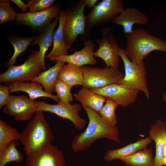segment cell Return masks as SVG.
Returning <instances> with one entry per match:
<instances>
[{"instance_id":"484cf974","label":"cell","mask_w":166,"mask_h":166,"mask_svg":"<svg viewBox=\"0 0 166 166\" xmlns=\"http://www.w3.org/2000/svg\"><path fill=\"white\" fill-rule=\"evenodd\" d=\"M19 144L17 140L12 141L0 152V166H5L10 162L19 163L23 161V154L17 148Z\"/></svg>"},{"instance_id":"2e32d148","label":"cell","mask_w":166,"mask_h":166,"mask_svg":"<svg viewBox=\"0 0 166 166\" xmlns=\"http://www.w3.org/2000/svg\"><path fill=\"white\" fill-rule=\"evenodd\" d=\"M149 22L147 16L138 9L133 7L127 6L112 22V28L117 25L121 26L124 34L131 33L134 25L136 24L145 25Z\"/></svg>"},{"instance_id":"e0dca14e","label":"cell","mask_w":166,"mask_h":166,"mask_svg":"<svg viewBox=\"0 0 166 166\" xmlns=\"http://www.w3.org/2000/svg\"><path fill=\"white\" fill-rule=\"evenodd\" d=\"M7 84L10 93L23 91L27 93L29 98L33 100L40 97H45L52 98L58 103L60 101L57 95L47 93L43 90V86L37 82L17 81Z\"/></svg>"},{"instance_id":"7c38bea8","label":"cell","mask_w":166,"mask_h":166,"mask_svg":"<svg viewBox=\"0 0 166 166\" xmlns=\"http://www.w3.org/2000/svg\"><path fill=\"white\" fill-rule=\"evenodd\" d=\"M37 101L27 96L10 95L9 101L4 107L3 113L14 117L16 121L30 120L37 110Z\"/></svg>"},{"instance_id":"30bf717a","label":"cell","mask_w":166,"mask_h":166,"mask_svg":"<svg viewBox=\"0 0 166 166\" xmlns=\"http://www.w3.org/2000/svg\"><path fill=\"white\" fill-rule=\"evenodd\" d=\"M37 110L48 112L55 114L57 116L71 121L75 128L80 130L86 125V121L79 116L81 109V105L69 102L60 101L56 104L47 103L44 101H37Z\"/></svg>"},{"instance_id":"5b68a950","label":"cell","mask_w":166,"mask_h":166,"mask_svg":"<svg viewBox=\"0 0 166 166\" xmlns=\"http://www.w3.org/2000/svg\"><path fill=\"white\" fill-rule=\"evenodd\" d=\"M118 54L123 62L124 75L123 79L117 83L141 91L149 99L150 93L144 62L143 61L137 63L131 61L126 55L124 49L121 47L119 48Z\"/></svg>"},{"instance_id":"ba28073f","label":"cell","mask_w":166,"mask_h":166,"mask_svg":"<svg viewBox=\"0 0 166 166\" xmlns=\"http://www.w3.org/2000/svg\"><path fill=\"white\" fill-rule=\"evenodd\" d=\"M84 78L83 87L92 90L109 85L117 83L124 77L123 73L118 69L82 66Z\"/></svg>"},{"instance_id":"f35d334b","label":"cell","mask_w":166,"mask_h":166,"mask_svg":"<svg viewBox=\"0 0 166 166\" xmlns=\"http://www.w3.org/2000/svg\"><path fill=\"white\" fill-rule=\"evenodd\" d=\"M163 123H164V128L166 130V120H165L163 122Z\"/></svg>"},{"instance_id":"1f68e13d","label":"cell","mask_w":166,"mask_h":166,"mask_svg":"<svg viewBox=\"0 0 166 166\" xmlns=\"http://www.w3.org/2000/svg\"><path fill=\"white\" fill-rule=\"evenodd\" d=\"M55 0H26L29 11L36 12L46 10L52 6Z\"/></svg>"},{"instance_id":"d590c367","label":"cell","mask_w":166,"mask_h":166,"mask_svg":"<svg viewBox=\"0 0 166 166\" xmlns=\"http://www.w3.org/2000/svg\"><path fill=\"white\" fill-rule=\"evenodd\" d=\"M166 159V144H165L164 149V158Z\"/></svg>"},{"instance_id":"6da1fadb","label":"cell","mask_w":166,"mask_h":166,"mask_svg":"<svg viewBox=\"0 0 166 166\" xmlns=\"http://www.w3.org/2000/svg\"><path fill=\"white\" fill-rule=\"evenodd\" d=\"M83 107L87 114L89 122L86 129L73 139L71 147L73 152L86 150L101 138L119 142L117 127L107 123L98 112L86 106Z\"/></svg>"},{"instance_id":"8992f818","label":"cell","mask_w":166,"mask_h":166,"mask_svg":"<svg viewBox=\"0 0 166 166\" xmlns=\"http://www.w3.org/2000/svg\"><path fill=\"white\" fill-rule=\"evenodd\" d=\"M124 9L122 0H103L95 5L85 16L87 38L91 28L113 22Z\"/></svg>"},{"instance_id":"8fae6325","label":"cell","mask_w":166,"mask_h":166,"mask_svg":"<svg viewBox=\"0 0 166 166\" xmlns=\"http://www.w3.org/2000/svg\"><path fill=\"white\" fill-rule=\"evenodd\" d=\"M26 156L25 166H64L65 165L63 152L51 142Z\"/></svg>"},{"instance_id":"ac0fdd59","label":"cell","mask_w":166,"mask_h":166,"mask_svg":"<svg viewBox=\"0 0 166 166\" xmlns=\"http://www.w3.org/2000/svg\"><path fill=\"white\" fill-rule=\"evenodd\" d=\"M149 136L156 145V154L154 158V166L164 165V149L166 144V130L163 122L160 119L156 121L152 125L149 130Z\"/></svg>"},{"instance_id":"e575fe53","label":"cell","mask_w":166,"mask_h":166,"mask_svg":"<svg viewBox=\"0 0 166 166\" xmlns=\"http://www.w3.org/2000/svg\"><path fill=\"white\" fill-rule=\"evenodd\" d=\"M98 1V0H84L86 6L88 9L93 8Z\"/></svg>"},{"instance_id":"836d02e7","label":"cell","mask_w":166,"mask_h":166,"mask_svg":"<svg viewBox=\"0 0 166 166\" xmlns=\"http://www.w3.org/2000/svg\"><path fill=\"white\" fill-rule=\"evenodd\" d=\"M8 1L13 2L23 12H26L28 11V8L27 4L24 3L21 0H10Z\"/></svg>"},{"instance_id":"44dd1931","label":"cell","mask_w":166,"mask_h":166,"mask_svg":"<svg viewBox=\"0 0 166 166\" xmlns=\"http://www.w3.org/2000/svg\"><path fill=\"white\" fill-rule=\"evenodd\" d=\"M58 22L59 18L58 17L53 22L46 26L42 32L39 35L36 36L33 42L31 43L34 45H39L38 56L42 65L43 71L46 70L45 62V53L52 45L53 42V30Z\"/></svg>"},{"instance_id":"cb8c5ba5","label":"cell","mask_w":166,"mask_h":166,"mask_svg":"<svg viewBox=\"0 0 166 166\" xmlns=\"http://www.w3.org/2000/svg\"><path fill=\"white\" fill-rule=\"evenodd\" d=\"M58 79L71 88L76 85L83 86L84 78L81 67L73 65L64 64L59 72Z\"/></svg>"},{"instance_id":"9a60e30c","label":"cell","mask_w":166,"mask_h":166,"mask_svg":"<svg viewBox=\"0 0 166 166\" xmlns=\"http://www.w3.org/2000/svg\"><path fill=\"white\" fill-rule=\"evenodd\" d=\"M84 47L81 49L75 51L72 54L50 57V60L61 61L68 64L81 67L85 65H94L97 60L94 56L96 45L91 39H87L83 43Z\"/></svg>"},{"instance_id":"d4e9b609","label":"cell","mask_w":166,"mask_h":166,"mask_svg":"<svg viewBox=\"0 0 166 166\" xmlns=\"http://www.w3.org/2000/svg\"><path fill=\"white\" fill-rule=\"evenodd\" d=\"M120 160L127 166H154V159L151 148H146Z\"/></svg>"},{"instance_id":"277c9868","label":"cell","mask_w":166,"mask_h":166,"mask_svg":"<svg viewBox=\"0 0 166 166\" xmlns=\"http://www.w3.org/2000/svg\"><path fill=\"white\" fill-rule=\"evenodd\" d=\"M85 6L84 0H80L72 4L65 10L64 37L65 42L69 46L73 45L79 35L84 41L87 40L84 14Z\"/></svg>"},{"instance_id":"603a6c76","label":"cell","mask_w":166,"mask_h":166,"mask_svg":"<svg viewBox=\"0 0 166 166\" xmlns=\"http://www.w3.org/2000/svg\"><path fill=\"white\" fill-rule=\"evenodd\" d=\"M74 96L76 100L81 103L82 106H86L97 112L101 110L106 101L103 96L84 87Z\"/></svg>"},{"instance_id":"9c48e42d","label":"cell","mask_w":166,"mask_h":166,"mask_svg":"<svg viewBox=\"0 0 166 166\" xmlns=\"http://www.w3.org/2000/svg\"><path fill=\"white\" fill-rule=\"evenodd\" d=\"M112 28L111 27L107 26L101 29V37L96 41L99 48L94 52V56L102 59L105 63L106 67L118 69L119 47L113 32L110 31Z\"/></svg>"},{"instance_id":"ffe728a7","label":"cell","mask_w":166,"mask_h":166,"mask_svg":"<svg viewBox=\"0 0 166 166\" xmlns=\"http://www.w3.org/2000/svg\"><path fill=\"white\" fill-rule=\"evenodd\" d=\"M58 17L59 25L53 34V48L49 53L45 56L46 58L68 55V52L71 48V47L66 44L65 39L64 26L65 19V10H61Z\"/></svg>"},{"instance_id":"f546056e","label":"cell","mask_w":166,"mask_h":166,"mask_svg":"<svg viewBox=\"0 0 166 166\" xmlns=\"http://www.w3.org/2000/svg\"><path fill=\"white\" fill-rule=\"evenodd\" d=\"M17 13L10 6L8 0L0 1V25L16 20Z\"/></svg>"},{"instance_id":"4fadbf2b","label":"cell","mask_w":166,"mask_h":166,"mask_svg":"<svg viewBox=\"0 0 166 166\" xmlns=\"http://www.w3.org/2000/svg\"><path fill=\"white\" fill-rule=\"evenodd\" d=\"M91 90L103 96L106 100L114 101L118 105L123 107H127L134 103L140 92L131 87L117 83Z\"/></svg>"},{"instance_id":"f1b7e54d","label":"cell","mask_w":166,"mask_h":166,"mask_svg":"<svg viewBox=\"0 0 166 166\" xmlns=\"http://www.w3.org/2000/svg\"><path fill=\"white\" fill-rule=\"evenodd\" d=\"M118 105L114 101L106 99L105 104L98 112L102 118L112 126H115L117 123L115 110Z\"/></svg>"},{"instance_id":"d6986e66","label":"cell","mask_w":166,"mask_h":166,"mask_svg":"<svg viewBox=\"0 0 166 166\" xmlns=\"http://www.w3.org/2000/svg\"><path fill=\"white\" fill-rule=\"evenodd\" d=\"M152 140L149 136L139 139L122 148L107 150L105 155L104 159L106 161H111L131 156L146 148L151 143Z\"/></svg>"},{"instance_id":"4316f807","label":"cell","mask_w":166,"mask_h":166,"mask_svg":"<svg viewBox=\"0 0 166 166\" xmlns=\"http://www.w3.org/2000/svg\"><path fill=\"white\" fill-rule=\"evenodd\" d=\"M36 37L35 36L27 37H13L9 38L8 41L13 46L14 51L12 57L7 62V66L14 65L18 56L26 50Z\"/></svg>"},{"instance_id":"83f0119b","label":"cell","mask_w":166,"mask_h":166,"mask_svg":"<svg viewBox=\"0 0 166 166\" xmlns=\"http://www.w3.org/2000/svg\"><path fill=\"white\" fill-rule=\"evenodd\" d=\"M20 133L15 128L0 119V152L10 142L19 140Z\"/></svg>"},{"instance_id":"3957f363","label":"cell","mask_w":166,"mask_h":166,"mask_svg":"<svg viewBox=\"0 0 166 166\" xmlns=\"http://www.w3.org/2000/svg\"><path fill=\"white\" fill-rule=\"evenodd\" d=\"M54 138L43 111L37 110L36 114L20 133L19 140L23 146L26 156L51 142Z\"/></svg>"},{"instance_id":"5bb4252c","label":"cell","mask_w":166,"mask_h":166,"mask_svg":"<svg viewBox=\"0 0 166 166\" xmlns=\"http://www.w3.org/2000/svg\"><path fill=\"white\" fill-rule=\"evenodd\" d=\"M61 11V6L57 4L41 11L17 13L16 20L21 25L40 28L48 25L52 19L59 16Z\"/></svg>"},{"instance_id":"4dcf8cb0","label":"cell","mask_w":166,"mask_h":166,"mask_svg":"<svg viewBox=\"0 0 166 166\" xmlns=\"http://www.w3.org/2000/svg\"><path fill=\"white\" fill-rule=\"evenodd\" d=\"M71 88L65 82L57 79L55 85L54 91L60 101L70 103L73 101V95L70 92Z\"/></svg>"},{"instance_id":"7a4b0ae2","label":"cell","mask_w":166,"mask_h":166,"mask_svg":"<svg viewBox=\"0 0 166 166\" xmlns=\"http://www.w3.org/2000/svg\"><path fill=\"white\" fill-rule=\"evenodd\" d=\"M124 34L126 44L124 51L133 62L138 63L143 61L153 51H160L166 53V41L142 28L133 29L131 33Z\"/></svg>"},{"instance_id":"52a82bcc","label":"cell","mask_w":166,"mask_h":166,"mask_svg":"<svg viewBox=\"0 0 166 166\" xmlns=\"http://www.w3.org/2000/svg\"><path fill=\"white\" fill-rule=\"evenodd\" d=\"M38 51L34 50L22 64L11 65L0 74V82L8 84L15 81H27L38 76L43 70L38 57Z\"/></svg>"},{"instance_id":"74e56055","label":"cell","mask_w":166,"mask_h":166,"mask_svg":"<svg viewBox=\"0 0 166 166\" xmlns=\"http://www.w3.org/2000/svg\"><path fill=\"white\" fill-rule=\"evenodd\" d=\"M163 162L164 165H166V159L165 158H163Z\"/></svg>"},{"instance_id":"8d00e7d4","label":"cell","mask_w":166,"mask_h":166,"mask_svg":"<svg viewBox=\"0 0 166 166\" xmlns=\"http://www.w3.org/2000/svg\"><path fill=\"white\" fill-rule=\"evenodd\" d=\"M162 100L166 102V93H164L163 95Z\"/></svg>"},{"instance_id":"7402d4cb","label":"cell","mask_w":166,"mask_h":166,"mask_svg":"<svg viewBox=\"0 0 166 166\" xmlns=\"http://www.w3.org/2000/svg\"><path fill=\"white\" fill-rule=\"evenodd\" d=\"M55 64L49 69L42 72L38 76L29 80L27 81H36L43 86L45 91L52 94L54 91V87L62 65L65 63L61 61H56Z\"/></svg>"},{"instance_id":"d6a6232c","label":"cell","mask_w":166,"mask_h":166,"mask_svg":"<svg viewBox=\"0 0 166 166\" xmlns=\"http://www.w3.org/2000/svg\"><path fill=\"white\" fill-rule=\"evenodd\" d=\"M10 93L8 86L0 85V108L4 106L7 103L10 97Z\"/></svg>"}]
</instances>
